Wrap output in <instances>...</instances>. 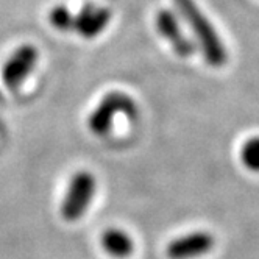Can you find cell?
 <instances>
[{"label": "cell", "mask_w": 259, "mask_h": 259, "mask_svg": "<svg viewBox=\"0 0 259 259\" xmlns=\"http://www.w3.org/2000/svg\"><path fill=\"white\" fill-rule=\"evenodd\" d=\"M174 2L183 19L191 27L206 63L212 67H224L228 61V52L208 17L195 5L194 0H174Z\"/></svg>", "instance_id": "6da1fadb"}, {"label": "cell", "mask_w": 259, "mask_h": 259, "mask_svg": "<svg viewBox=\"0 0 259 259\" xmlns=\"http://www.w3.org/2000/svg\"><path fill=\"white\" fill-rule=\"evenodd\" d=\"M119 114H125L130 119H135L138 116V105L136 102L125 92L113 91L106 94L100 103L92 111L88 125L89 130L96 136H105L113 128V122Z\"/></svg>", "instance_id": "7a4b0ae2"}, {"label": "cell", "mask_w": 259, "mask_h": 259, "mask_svg": "<svg viewBox=\"0 0 259 259\" xmlns=\"http://www.w3.org/2000/svg\"><path fill=\"white\" fill-rule=\"evenodd\" d=\"M97 188L96 177L88 170L73 174L61 203V215L67 222L80 220L89 209Z\"/></svg>", "instance_id": "3957f363"}, {"label": "cell", "mask_w": 259, "mask_h": 259, "mask_svg": "<svg viewBox=\"0 0 259 259\" xmlns=\"http://www.w3.org/2000/svg\"><path fill=\"white\" fill-rule=\"evenodd\" d=\"M38 49L31 44H24L17 47L11 57L5 61L2 69V80L10 89L19 88L38 63Z\"/></svg>", "instance_id": "277c9868"}, {"label": "cell", "mask_w": 259, "mask_h": 259, "mask_svg": "<svg viewBox=\"0 0 259 259\" xmlns=\"http://www.w3.org/2000/svg\"><path fill=\"white\" fill-rule=\"evenodd\" d=\"M215 245V237L208 231H194L174 239L167 245L170 259H195L208 254Z\"/></svg>", "instance_id": "5b68a950"}, {"label": "cell", "mask_w": 259, "mask_h": 259, "mask_svg": "<svg viewBox=\"0 0 259 259\" xmlns=\"http://www.w3.org/2000/svg\"><path fill=\"white\" fill-rule=\"evenodd\" d=\"M156 30L167 41L175 53L181 58H188L194 55V44L188 39V36L183 33L181 25L178 22L177 14L170 10H159L156 13Z\"/></svg>", "instance_id": "8992f818"}, {"label": "cell", "mask_w": 259, "mask_h": 259, "mask_svg": "<svg viewBox=\"0 0 259 259\" xmlns=\"http://www.w3.org/2000/svg\"><path fill=\"white\" fill-rule=\"evenodd\" d=\"M111 17H113L111 11L103 7H97L92 4L84 5L77 14H73L70 31L78 33L86 39H92L105 31Z\"/></svg>", "instance_id": "52a82bcc"}, {"label": "cell", "mask_w": 259, "mask_h": 259, "mask_svg": "<svg viewBox=\"0 0 259 259\" xmlns=\"http://www.w3.org/2000/svg\"><path fill=\"white\" fill-rule=\"evenodd\" d=\"M102 245L108 254L117 259H125L135 251V242L125 231L117 228H109L102 236Z\"/></svg>", "instance_id": "ba28073f"}, {"label": "cell", "mask_w": 259, "mask_h": 259, "mask_svg": "<svg viewBox=\"0 0 259 259\" xmlns=\"http://www.w3.org/2000/svg\"><path fill=\"white\" fill-rule=\"evenodd\" d=\"M240 159L248 170L259 174V136L245 141L240 149Z\"/></svg>", "instance_id": "9c48e42d"}, {"label": "cell", "mask_w": 259, "mask_h": 259, "mask_svg": "<svg viewBox=\"0 0 259 259\" xmlns=\"http://www.w3.org/2000/svg\"><path fill=\"white\" fill-rule=\"evenodd\" d=\"M72 17H73V13L64 7V5H58L55 7L50 14H49V21L50 24L57 28V30H61V31H70L72 30Z\"/></svg>", "instance_id": "30bf717a"}, {"label": "cell", "mask_w": 259, "mask_h": 259, "mask_svg": "<svg viewBox=\"0 0 259 259\" xmlns=\"http://www.w3.org/2000/svg\"><path fill=\"white\" fill-rule=\"evenodd\" d=\"M0 99H2V94H0Z\"/></svg>", "instance_id": "8fae6325"}]
</instances>
